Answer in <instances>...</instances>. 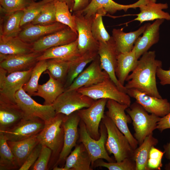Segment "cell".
Wrapping results in <instances>:
<instances>
[{"label":"cell","mask_w":170,"mask_h":170,"mask_svg":"<svg viewBox=\"0 0 170 170\" xmlns=\"http://www.w3.org/2000/svg\"><path fill=\"white\" fill-rule=\"evenodd\" d=\"M98 54L102 69L108 74L120 90L127 93V89L119 82L116 75L119 53L112 36L109 41L99 42Z\"/></svg>","instance_id":"11"},{"label":"cell","mask_w":170,"mask_h":170,"mask_svg":"<svg viewBox=\"0 0 170 170\" xmlns=\"http://www.w3.org/2000/svg\"><path fill=\"white\" fill-rule=\"evenodd\" d=\"M92 0H74V4L71 12L75 13L80 12L85 8Z\"/></svg>","instance_id":"48"},{"label":"cell","mask_w":170,"mask_h":170,"mask_svg":"<svg viewBox=\"0 0 170 170\" xmlns=\"http://www.w3.org/2000/svg\"><path fill=\"white\" fill-rule=\"evenodd\" d=\"M95 100L77 90L65 91L52 104L56 114L68 116L78 110L90 106Z\"/></svg>","instance_id":"9"},{"label":"cell","mask_w":170,"mask_h":170,"mask_svg":"<svg viewBox=\"0 0 170 170\" xmlns=\"http://www.w3.org/2000/svg\"><path fill=\"white\" fill-rule=\"evenodd\" d=\"M126 111L132 119L135 131L133 136L139 145L147 136L153 133L161 117L153 114H149L136 101L131 104Z\"/></svg>","instance_id":"4"},{"label":"cell","mask_w":170,"mask_h":170,"mask_svg":"<svg viewBox=\"0 0 170 170\" xmlns=\"http://www.w3.org/2000/svg\"><path fill=\"white\" fill-rule=\"evenodd\" d=\"M33 68L9 73L0 67V101L17 104L15 94L30 79Z\"/></svg>","instance_id":"7"},{"label":"cell","mask_w":170,"mask_h":170,"mask_svg":"<svg viewBox=\"0 0 170 170\" xmlns=\"http://www.w3.org/2000/svg\"><path fill=\"white\" fill-rule=\"evenodd\" d=\"M167 3H156V0H146L139 7L140 12L134 20L142 24L145 21L158 19L170 20V14L163 10L167 9Z\"/></svg>","instance_id":"22"},{"label":"cell","mask_w":170,"mask_h":170,"mask_svg":"<svg viewBox=\"0 0 170 170\" xmlns=\"http://www.w3.org/2000/svg\"><path fill=\"white\" fill-rule=\"evenodd\" d=\"M78 34L69 27L51 33L32 43L33 52L42 53L53 47L69 44L76 41Z\"/></svg>","instance_id":"19"},{"label":"cell","mask_w":170,"mask_h":170,"mask_svg":"<svg viewBox=\"0 0 170 170\" xmlns=\"http://www.w3.org/2000/svg\"><path fill=\"white\" fill-rule=\"evenodd\" d=\"M158 143V140L152 133L147 136L142 143L134 150L133 158L136 164V170H148L147 163L150 149Z\"/></svg>","instance_id":"34"},{"label":"cell","mask_w":170,"mask_h":170,"mask_svg":"<svg viewBox=\"0 0 170 170\" xmlns=\"http://www.w3.org/2000/svg\"><path fill=\"white\" fill-rule=\"evenodd\" d=\"M163 148L165 157L170 161L169 163L166 165L165 169L170 170V139L169 143L164 145Z\"/></svg>","instance_id":"50"},{"label":"cell","mask_w":170,"mask_h":170,"mask_svg":"<svg viewBox=\"0 0 170 170\" xmlns=\"http://www.w3.org/2000/svg\"><path fill=\"white\" fill-rule=\"evenodd\" d=\"M67 26L56 22L49 25L27 24L21 27L18 37L24 42L32 44L40 39Z\"/></svg>","instance_id":"20"},{"label":"cell","mask_w":170,"mask_h":170,"mask_svg":"<svg viewBox=\"0 0 170 170\" xmlns=\"http://www.w3.org/2000/svg\"><path fill=\"white\" fill-rule=\"evenodd\" d=\"M167 129H170V112L160 118L156 128V129H157L161 132Z\"/></svg>","instance_id":"49"},{"label":"cell","mask_w":170,"mask_h":170,"mask_svg":"<svg viewBox=\"0 0 170 170\" xmlns=\"http://www.w3.org/2000/svg\"><path fill=\"white\" fill-rule=\"evenodd\" d=\"M42 144L39 143L34 148L19 170H28L31 168L38 158L40 153Z\"/></svg>","instance_id":"46"},{"label":"cell","mask_w":170,"mask_h":170,"mask_svg":"<svg viewBox=\"0 0 170 170\" xmlns=\"http://www.w3.org/2000/svg\"><path fill=\"white\" fill-rule=\"evenodd\" d=\"M106 12L103 8L97 10L92 22L91 32L94 38L98 42H105L109 40L111 36L106 30L102 20V17Z\"/></svg>","instance_id":"37"},{"label":"cell","mask_w":170,"mask_h":170,"mask_svg":"<svg viewBox=\"0 0 170 170\" xmlns=\"http://www.w3.org/2000/svg\"><path fill=\"white\" fill-rule=\"evenodd\" d=\"M56 8L54 0L48 3L40 13L31 23L33 24L49 25L55 22Z\"/></svg>","instance_id":"42"},{"label":"cell","mask_w":170,"mask_h":170,"mask_svg":"<svg viewBox=\"0 0 170 170\" xmlns=\"http://www.w3.org/2000/svg\"><path fill=\"white\" fill-rule=\"evenodd\" d=\"M106 106L108 110L105 114L126 137L132 148L135 149L138 145V142L130 132L128 125L132 120L130 116L125 112L128 106L111 99L108 100Z\"/></svg>","instance_id":"13"},{"label":"cell","mask_w":170,"mask_h":170,"mask_svg":"<svg viewBox=\"0 0 170 170\" xmlns=\"http://www.w3.org/2000/svg\"><path fill=\"white\" fill-rule=\"evenodd\" d=\"M7 142L16 158L19 168L39 143L37 135L18 141H7Z\"/></svg>","instance_id":"33"},{"label":"cell","mask_w":170,"mask_h":170,"mask_svg":"<svg viewBox=\"0 0 170 170\" xmlns=\"http://www.w3.org/2000/svg\"><path fill=\"white\" fill-rule=\"evenodd\" d=\"M33 52L32 44L24 42L18 36L8 37L0 35V53L16 55Z\"/></svg>","instance_id":"30"},{"label":"cell","mask_w":170,"mask_h":170,"mask_svg":"<svg viewBox=\"0 0 170 170\" xmlns=\"http://www.w3.org/2000/svg\"><path fill=\"white\" fill-rule=\"evenodd\" d=\"M80 55L77 39L69 44L53 47L45 50L38 57V60L55 59L71 61Z\"/></svg>","instance_id":"28"},{"label":"cell","mask_w":170,"mask_h":170,"mask_svg":"<svg viewBox=\"0 0 170 170\" xmlns=\"http://www.w3.org/2000/svg\"><path fill=\"white\" fill-rule=\"evenodd\" d=\"M102 159L96 160L94 163L92 168L103 167L109 170H136V164L132 158H126L119 162H104Z\"/></svg>","instance_id":"40"},{"label":"cell","mask_w":170,"mask_h":170,"mask_svg":"<svg viewBox=\"0 0 170 170\" xmlns=\"http://www.w3.org/2000/svg\"><path fill=\"white\" fill-rule=\"evenodd\" d=\"M0 8V35L8 37L18 36L22 29L20 23L24 10L8 12Z\"/></svg>","instance_id":"25"},{"label":"cell","mask_w":170,"mask_h":170,"mask_svg":"<svg viewBox=\"0 0 170 170\" xmlns=\"http://www.w3.org/2000/svg\"><path fill=\"white\" fill-rule=\"evenodd\" d=\"M127 93L148 113L161 117L170 112V103L166 99L148 95L134 88L127 89Z\"/></svg>","instance_id":"17"},{"label":"cell","mask_w":170,"mask_h":170,"mask_svg":"<svg viewBox=\"0 0 170 170\" xmlns=\"http://www.w3.org/2000/svg\"><path fill=\"white\" fill-rule=\"evenodd\" d=\"M42 53L35 52L16 55L0 53V67L6 70L9 74L28 70L33 68L38 61V57Z\"/></svg>","instance_id":"18"},{"label":"cell","mask_w":170,"mask_h":170,"mask_svg":"<svg viewBox=\"0 0 170 170\" xmlns=\"http://www.w3.org/2000/svg\"><path fill=\"white\" fill-rule=\"evenodd\" d=\"M48 75L49 77L48 81L42 85H39L37 90L33 95L42 98L44 100L43 105H52L65 90L63 83Z\"/></svg>","instance_id":"29"},{"label":"cell","mask_w":170,"mask_h":170,"mask_svg":"<svg viewBox=\"0 0 170 170\" xmlns=\"http://www.w3.org/2000/svg\"><path fill=\"white\" fill-rule=\"evenodd\" d=\"M24 118L22 110L17 104L0 101V131L10 128Z\"/></svg>","instance_id":"27"},{"label":"cell","mask_w":170,"mask_h":170,"mask_svg":"<svg viewBox=\"0 0 170 170\" xmlns=\"http://www.w3.org/2000/svg\"><path fill=\"white\" fill-rule=\"evenodd\" d=\"M64 170H92L90 157L82 143L77 144L66 158Z\"/></svg>","instance_id":"26"},{"label":"cell","mask_w":170,"mask_h":170,"mask_svg":"<svg viewBox=\"0 0 170 170\" xmlns=\"http://www.w3.org/2000/svg\"><path fill=\"white\" fill-rule=\"evenodd\" d=\"M60 2L65 3L68 6L70 12L74 4V0H57Z\"/></svg>","instance_id":"51"},{"label":"cell","mask_w":170,"mask_h":170,"mask_svg":"<svg viewBox=\"0 0 170 170\" xmlns=\"http://www.w3.org/2000/svg\"><path fill=\"white\" fill-rule=\"evenodd\" d=\"M15 99L23 113L25 119L39 118L46 122L56 115L52 105H42L37 103L26 92L23 87L16 93Z\"/></svg>","instance_id":"8"},{"label":"cell","mask_w":170,"mask_h":170,"mask_svg":"<svg viewBox=\"0 0 170 170\" xmlns=\"http://www.w3.org/2000/svg\"><path fill=\"white\" fill-rule=\"evenodd\" d=\"M53 0H41L38 2H34L30 4L24 10L20 26L22 27L31 23L40 13L46 5Z\"/></svg>","instance_id":"41"},{"label":"cell","mask_w":170,"mask_h":170,"mask_svg":"<svg viewBox=\"0 0 170 170\" xmlns=\"http://www.w3.org/2000/svg\"><path fill=\"white\" fill-rule=\"evenodd\" d=\"M65 116L62 113L56 114L54 117L45 122L43 128L37 135L39 143L52 150L48 169H53L63 147L64 135L63 122Z\"/></svg>","instance_id":"2"},{"label":"cell","mask_w":170,"mask_h":170,"mask_svg":"<svg viewBox=\"0 0 170 170\" xmlns=\"http://www.w3.org/2000/svg\"><path fill=\"white\" fill-rule=\"evenodd\" d=\"M162 65V62L156 59L155 51L145 53L127 77L125 87L127 89H136L148 95L162 98L157 88L156 78L157 69Z\"/></svg>","instance_id":"1"},{"label":"cell","mask_w":170,"mask_h":170,"mask_svg":"<svg viewBox=\"0 0 170 170\" xmlns=\"http://www.w3.org/2000/svg\"><path fill=\"white\" fill-rule=\"evenodd\" d=\"M45 122L39 118H24L2 133L8 141H16L37 135L43 129Z\"/></svg>","instance_id":"15"},{"label":"cell","mask_w":170,"mask_h":170,"mask_svg":"<svg viewBox=\"0 0 170 170\" xmlns=\"http://www.w3.org/2000/svg\"><path fill=\"white\" fill-rule=\"evenodd\" d=\"M80 120L77 111L68 116L66 115L63 122L64 131V144L54 167L59 166L63 167L66 158L77 144L79 138L78 127Z\"/></svg>","instance_id":"12"},{"label":"cell","mask_w":170,"mask_h":170,"mask_svg":"<svg viewBox=\"0 0 170 170\" xmlns=\"http://www.w3.org/2000/svg\"><path fill=\"white\" fill-rule=\"evenodd\" d=\"M19 168L16 158L8 144L7 140L3 134L0 133V170Z\"/></svg>","instance_id":"35"},{"label":"cell","mask_w":170,"mask_h":170,"mask_svg":"<svg viewBox=\"0 0 170 170\" xmlns=\"http://www.w3.org/2000/svg\"><path fill=\"white\" fill-rule=\"evenodd\" d=\"M164 152L155 148L151 147L149 154L147 166L148 170H160L162 167V159Z\"/></svg>","instance_id":"45"},{"label":"cell","mask_w":170,"mask_h":170,"mask_svg":"<svg viewBox=\"0 0 170 170\" xmlns=\"http://www.w3.org/2000/svg\"><path fill=\"white\" fill-rule=\"evenodd\" d=\"M54 2L56 21L65 25L77 34L75 16L71 13L68 5L57 0H54Z\"/></svg>","instance_id":"38"},{"label":"cell","mask_w":170,"mask_h":170,"mask_svg":"<svg viewBox=\"0 0 170 170\" xmlns=\"http://www.w3.org/2000/svg\"><path fill=\"white\" fill-rule=\"evenodd\" d=\"M100 137L98 140L93 138L88 132L85 124L80 120L79 125V143L83 144L88 152L91 161V166L94 162L99 159H104L107 162H115L110 157L105 148L107 136V131L104 124L101 122L99 126Z\"/></svg>","instance_id":"5"},{"label":"cell","mask_w":170,"mask_h":170,"mask_svg":"<svg viewBox=\"0 0 170 170\" xmlns=\"http://www.w3.org/2000/svg\"><path fill=\"white\" fill-rule=\"evenodd\" d=\"M52 154V150L42 145V149L37 161L30 168L32 170H48V166Z\"/></svg>","instance_id":"44"},{"label":"cell","mask_w":170,"mask_h":170,"mask_svg":"<svg viewBox=\"0 0 170 170\" xmlns=\"http://www.w3.org/2000/svg\"><path fill=\"white\" fill-rule=\"evenodd\" d=\"M46 70V60L38 61L33 67L29 80L23 87L24 90L31 96H33L37 92L40 77Z\"/></svg>","instance_id":"39"},{"label":"cell","mask_w":170,"mask_h":170,"mask_svg":"<svg viewBox=\"0 0 170 170\" xmlns=\"http://www.w3.org/2000/svg\"><path fill=\"white\" fill-rule=\"evenodd\" d=\"M156 75L160 80V83L162 85H170V68L169 70L163 69L162 67L157 68Z\"/></svg>","instance_id":"47"},{"label":"cell","mask_w":170,"mask_h":170,"mask_svg":"<svg viewBox=\"0 0 170 170\" xmlns=\"http://www.w3.org/2000/svg\"><path fill=\"white\" fill-rule=\"evenodd\" d=\"M109 77L101 68L98 54L89 65L74 80L65 91L77 90L84 87L98 84Z\"/></svg>","instance_id":"16"},{"label":"cell","mask_w":170,"mask_h":170,"mask_svg":"<svg viewBox=\"0 0 170 170\" xmlns=\"http://www.w3.org/2000/svg\"><path fill=\"white\" fill-rule=\"evenodd\" d=\"M145 0H139L132 4L122 5L113 0H92L85 8L78 12L82 13L86 17L89 18L94 16L98 9L103 8L107 13L113 14L118 11L123 10L126 12L129 8H139Z\"/></svg>","instance_id":"23"},{"label":"cell","mask_w":170,"mask_h":170,"mask_svg":"<svg viewBox=\"0 0 170 170\" xmlns=\"http://www.w3.org/2000/svg\"><path fill=\"white\" fill-rule=\"evenodd\" d=\"M46 60L47 70L46 73L64 85L71 61L55 59Z\"/></svg>","instance_id":"36"},{"label":"cell","mask_w":170,"mask_h":170,"mask_svg":"<svg viewBox=\"0 0 170 170\" xmlns=\"http://www.w3.org/2000/svg\"><path fill=\"white\" fill-rule=\"evenodd\" d=\"M108 99L95 100L89 107L79 110L77 114L85 126L87 130L93 139L98 140L100 137L99 128L105 113V106Z\"/></svg>","instance_id":"10"},{"label":"cell","mask_w":170,"mask_h":170,"mask_svg":"<svg viewBox=\"0 0 170 170\" xmlns=\"http://www.w3.org/2000/svg\"><path fill=\"white\" fill-rule=\"evenodd\" d=\"M97 52H87L71 61L64 86L65 90L70 86L75 79L98 55Z\"/></svg>","instance_id":"32"},{"label":"cell","mask_w":170,"mask_h":170,"mask_svg":"<svg viewBox=\"0 0 170 170\" xmlns=\"http://www.w3.org/2000/svg\"><path fill=\"white\" fill-rule=\"evenodd\" d=\"M36 0H0V7L4 11L11 12L24 10Z\"/></svg>","instance_id":"43"},{"label":"cell","mask_w":170,"mask_h":170,"mask_svg":"<svg viewBox=\"0 0 170 170\" xmlns=\"http://www.w3.org/2000/svg\"><path fill=\"white\" fill-rule=\"evenodd\" d=\"M77 90L94 100L106 99L114 100L128 107L131 104L130 97L127 93L120 90L109 77L98 84Z\"/></svg>","instance_id":"6"},{"label":"cell","mask_w":170,"mask_h":170,"mask_svg":"<svg viewBox=\"0 0 170 170\" xmlns=\"http://www.w3.org/2000/svg\"><path fill=\"white\" fill-rule=\"evenodd\" d=\"M138 60L133 50L129 52L119 54L116 75L122 85L124 86L125 82L130 72H132L135 68Z\"/></svg>","instance_id":"31"},{"label":"cell","mask_w":170,"mask_h":170,"mask_svg":"<svg viewBox=\"0 0 170 170\" xmlns=\"http://www.w3.org/2000/svg\"><path fill=\"white\" fill-rule=\"evenodd\" d=\"M78 34V48L80 54L89 51L97 52L99 43L94 38L91 26L94 17H85L80 13H73Z\"/></svg>","instance_id":"14"},{"label":"cell","mask_w":170,"mask_h":170,"mask_svg":"<svg viewBox=\"0 0 170 170\" xmlns=\"http://www.w3.org/2000/svg\"><path fill=\"white\" fill-rule=\"evenodd\" d=\"M101 122L107 131L105 148L108 153L113 154L117 162H121L127 158H133L134 150L126 137L111 119L105 114Z\"/></svg>","instance_id":"3"},{"label":"cell","mask_w":170,"mask_h":170,"mask_svg":"<svg viewBox=\"0 0 170 170\" xmlns=\"http://www.w3.org/2000/svg\"><path fill=\"white\" fill-rule=\"evenodd\" d=\"M164 20L158 19L151 24L150 23L143 33V35L139 37L136 40L132 50L134 52L138 59L143 54L148 51L153 45L158 42L160 27Z\"/></svg>","instance_id":"21"},{"label":"cell","mask_w":170,"mask_h":170,"mask_svg":"<svg viewBox=\"0 0 170 170\" xmlns=\"http://www.w3.org/2000/svg\"><path fill=\"white\" fill-rule=\"evenodd\" d=\"M150 23L145 24L134 31L125 32L122 28L113 29L112 36L119 54L131 51L137 39L143 34Z\"/></svg>","instance_id":"24"}]
</instances>
